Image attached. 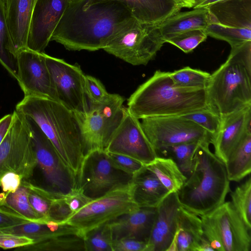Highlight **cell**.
<instances>
[{
  "label": "cell",
  "instance_id": "44",
  "mask_svg": "<svg viewBox=\"0 0 251 251\" xmlns=\"http://www.w3.org/2000/svg\"><path fill=\"white\" fill-rule=\"evenodd\" d=\"M34 244V241L25 236L0 231V248L9 249L22 248Z\"/></svg>",
  "mask_w": 251,
  "mask_h": 251
},
{
  "label": "cell",
  "instance_id": "33",
  "mask_svg": "<svg viewBox=\"0 0 251 251\" xmlns=\"http://www.w3.org/2000/svg\"><path fill=\"white\" fill-rule=\"evenodd\" d=\"M199 143H182L172 145L159 150L156 154L157 157L172 159L187 177L191 172L194 155Z\"/></svg>",
  "mask_w": 251,
  "mask_h": 251
},
{
  "label": "cell",
  "instance_id": "34",
  "mask_svg": "<svg viewBox=\"0 0 251 251\" xmlns=\"http://www.w3.org/2000/svg\"><path fill=\"white\" fill-rule=\"evenodd\" d=\"M174 84L188 89H206L210 74L207 72L186 67L170 72Z\"/></svg>",
  "mask_w": 251,
  "mask_h": 251
},
{
  "label": "cell",
  "instance_id": "8",
  "mask_svg": "<svg viewBox=\"0 0 251 251\" xmlns=\"http://www.w3.org/2000/svg\"><path fill=\"white\" fill-rule=\"evenodd\" d=\"M133 175L117 167L107 151L95 150L84 155L77 176L78 189L94 200L129 185Z\"/></svg>",
  "mask_w": 251,
  "mask_h": 251
},
{
  "label": "cell",
  "instance_id": "28",
  "mask_svg": "<svg viewBox=\"0 0 251 251\" xmlns=\"http://www.w3.org/2000/svg\"><path fill=\"white\" fill-rule=\"evenodd\" d=\"M229 181L239 182L251 172V134H247L225 163Z\"/></svg>",
  "mask_w": 251,
  "mask_h": 251
},
{
  "label": "cell",
  "instance_id": "31",
  "mask_svg": "<svg viewBox=\"0 0 251 251\" xmlns=\"http://www.w3.org/2000/svg\"><path fill=\"white\" fill-rule=\"evenodd\" d=\"M29 189L23 179L14 192L0 193V207L13 212L32 222H43L32 208L28 199Z\"/></svg>",
  "mask_w": 251,
  "mask_h": 251
},
{
  "label": "cell",
  "instance_id": "15",
  "mask_svg": "<svg viewBox=\"0 0 251 251\" xmlns=\"http://www.w3.org/2000/svg\"><path fill=\"white\" fill-rule=\"evenodd\" d=\"M69 0H36L32 12L27 48L44 52Z\"/></svg>",
  "mask_w": 251,
  "mask_h": 251
},
{
  "label": "cell",
  "instance_id": "43",
  "mask_svg": "<svg viewBox=\"0 0 251 251\" xmlns=\"http://www.w3.org/2000/svg\"><path fill=\"white\" fill-rule=\"evenodd\" d=\"M114 165L121 170L133 175L144 165L130 157L107 151Z\"/></svg>",
  "mask_w": 251,
  "mask_h": 251
},
{
  "label": "cell",
  "instance_id": "41",
  "mask_svg": "<svg viewBox=\"0 0 251 251\" xmlns=\"http://www.w3.org/2000/svg\"><path fill=\"white\" fill-rule=\"evenodd\" d=\"M203 236L210 244L214 251H224L218 229L208 213L200 216Z\"/></svg>",
  "mask_w": 251,
  "mask_h": 251
},
{
  "label": "cell",
  "instance_id": "10",
  "mask_svg": "<svg viewBox=\"0 0 251 251\" xmlns=\"http://www.w3.org/2000/svg\"><path fill=\"white\" fill-rule=\"evenodd\" d=\"M130 186L131 184L92 200L65 223L77 229L84 237L90 230L134 210L138 206L132 199Z\"/></svg>",
  "mask_w": 251,
  "mask_h": 251
},
{
  "label": "cell",
  "instance_id": "2",
  "mask_svg": "<svg viewBox=\"0 0 251 251\" xmlns=\"http://www.w3.org/2000/svg\"><path fill=\"white\" fill-rule=\"evenodd\" d=\"M15 110L36 123L63 162L78 176L84 153L74 113L56 100L31 96H25Z\"/></svg>",
  "mask_w": 251,
  "mask_h": 251
},
{
  "label": "cell",
  "instance_id": "27",
  "mask_svg": "<svg viewBox=\"0 0 251 251\" xmlns=\"http://www.w3.org/2000/svg\"><path fill=\"white\" fill-rule=\"evenodd\" d=\"M74 228L75 227L66 223L48 221L46 222H28L1 229L0 231L28 237L34 241V244Z\"/></svg>",
  "mask_w": 251,
  "mask_h": 251
},
{
  "label": "cell",
  "instance_id": "23",
  "mask_svg": "<svg viewBox=\"0 0 251 251\" xmlns=\"http://www.w3.org/2000/svg\"><path fill=\"white\" fill-rule=\"evenodd\" d=\"M130 190L138 207H156L170 193L145 165L133 175Z\"/></svg>",
  "mask_w": 251,
  "mask_h": 251
},
{
  "label": "cell",
  "instance_id": "50",
  "mask_svg": "<svg viewBox=\"0 0 251 251\" xmlns=\"http://www.w3.org/2000/svg\"><path fill=\"white\" fill-rule=\"evenodd\" d=\"M179 6L187 8H195L204 0H176Z\"/></svg>",
  "mask_w": 251,
  "mask_h": 251
},
{
  "label": "cell",
  "instance_id": "4",
  "mask_svg": "<svg viewBox=\"0 0 251 251\" xmlns=\"http://www.w3.org/2000/svg\"><path fill=\"white\" fill-rule=\"evenodd\" d=\"M209 143H199L190 175L177 192L180 205L199 216L225 201L230 191L225 164L209 149Z\"/></svg>",
  "mask_w": 251,
  "mask_h": 251
},
{
  "label": "cell",
  "instance_id": "17",
  "mask_svg": "<svg viewBox=\"0 0 251 251\" xmlns=\"http://www.w3.org/2000/svg\"><path fill=\"white\" fill-rule=\"evenodd\" d=\"M215 222L224 251H250L251 230L231 201H225L208 213Z\"/></svg>",
  "mask_w": 251,
  "mask_h": 251
},
{
  "label": "cell",
  "instance_id": "52",
  "mask_svg": "<svg viewBox=\"0 0 251 251\" xmlns=\"http://www.w3.org/2000/svg\"><path fill=\"white\" fill-rule=\"evenodd\" d=\"M220 0H204L194 8L206 7L210 4Z\"/></svg>",
  "mask_w": 251,
  "mask_h": 251
},
{
  "label": "cell",
  "instance_id": "51",
  "mask_svg": "<svg viewBox=\"0 0 251 251\" xmlns=\"http://www.w3.org/2000/svg\"><path fill=\"white\" fill-rule=\"evenodd\" d=\"M199 251H214L209 242L203 236L201 242Z\"/></svg>",
  "mask_w": 251,
  "mask_h": 251
},
{
  "label": "cell",
  "instance_id": "1",
  "mask_svg": "<svg viewBox=\"0 0 251 251\" xmlns=\"http://www.w3.org/2000/svg\"><path fill=\"white\" fill-rule=\"evenodd\" d=\"M131 18L118 0H69L50 41L70 50L103 49Z\"/></svg>",
  "mask_w": 251,
  "mask_h": 251
},
{
  "label": "cell",
  "instance_id": "6",
  "mask_svg": "<svg viewBox=\"0 0 251 251\" xmlns=\"http://www.w3.org/2000/svg\"><path fill=\"white\" fill-rule=\"evenodd\" d=\"M165 43L159 24L142 23L132 17L103 50L132 65H146Z\"/></svg>",
  "mask_w": 251,
  "mask_h": 251
},
{
  "label": "cell",
  "instance_id": "48",
  "mask_svg": "<svg viewBox=\"0 0 251 251\" xmlns=\"http://www.w3.org/2000/svg\"><path fill=\"white\" fill-rule=\"evenodd\" d=\"M23 179L20 175L15 172L6 173L0 179V186L2 192L4 193L15 192L21 185Z\"/></svg>",
  "mask_w": 251,
  "mask_h": 251
},
{
  "label": "cell",
  "instance_id": "18",
  "mask_svg": "<svg viewBox=\"0 0 251 251\" xmlns=\"http://www.w3.org/2000/svg\"><path fill=\"white\" fill-rule=\"evenodd\" d=\"M248 134H251V105L221 117L220 128L211 142L214 154L225 164Z\"/></svg>",
  "mask_w": 251,
  "mask_h": 251
},
{
  "label": "cell",
  "instance_id": "25",
  "mask_svg": "<svg viewBox=\"0 0 251 251\" xmlns=\"http://www.w3.org/2000/svg\"><path fill=\"white\" fill-rule=\"evenodd\" d=\"M210 23L208 10L206 7L178 12L159 24L161 36L166 40L179 33L194 29H205Z\"/></svg>",
  "mask_w": 251,
  "mask_h": 251
},
{
  "label": "cell",
  "instance_id": "24",
  "mask_svg": "<svg viewBox=\"0 0 251 251\" xmlns=\"http://www.w3.org/2000/svg\"><path fill=\"white\" fill-rule=\"evenodd\" d=\"M118 0L127 5L132 17L151 24H159L181 9L176 0Z\"/></svg>",
  "mask_w": 251,
  "mask_h": 251
},
{
  "label": "cell",
  "instance_id": "21",
  "mask_svg": "<svg viewBox=\"0 0 251 251\" xmlns=\"http://www.w3.org/2000/svg\"><path fill=\"white\" fill-rule=\"evenodd\" d=\"M156 214V207H138L108 223L113 241L129 238L148 243Z\"/></svg>",
  "mask_w": 251,
  "mask_h": 251
},
{
  "label": "cell",
  "instance_id": "32",
  "mask_svg": "<svg viewBox=\"0 0 251 251\" xmlns=\"http://www.w3.org/2000/svg\"><path fill=\"white\" fill-rule=\"evenodd\" d=\"M16 56L5 17L3 0H0V63L15 78L17 74Z\"/></svg>",
  "mask_w": 251,
  "mask_h": 251
},
{
  "label": "cell",
  "instance_id": "39",
  "mask_svg": "<svg viewBox=\"0 0 251 251\" xmlns=\"http://www.w3.org/2000/svg\"><path fill=\"white\" fill-rule=\"evenodd\" d=\"M207 36L205 29H194L177 34L166 42L176 46L185 53H189L204 41Z\"/></svg>",
  "mask_w": 251,
  "mask_h": 251
},
{
  "label": "cell",
  "instance_id": "49",
  "mask_svg": "<svg viewBox=\"0 0 251 251\" xmlns=\"http://www.w3.org/2000/svg\"><path fill=\"white\" fill-rule=\"evenodd\" d=\"M13 120V114H9L0 119V145L5 137Z\"/></svg>",
  "mask_w": 251,
  "mask_h": 251
},
{
  "label": "cell",
  "instance_id": "26",
  "mask_svg": "<svg viewBox=\"0 0 251 251\" xmlns=\"http://www.w3.org/2000/svg\"><path fill=\"white\" fill-rule=\"evenodd\" d=\"M202 237L201 218L180 206L176 229L177 251H199Z\"/></svg>",
  "mask_w": 251,
  "mask_h": 251
},
{
  "label": "cell",
  "instance_id": "45",
  "mask_svg": "<svg viewBox=\"0 0 251 251\" xmlns=\"http://www.w3.org/2000/svg\"><path fill=\"white\" fill-rule=\"evenodd\" d=\"M147 243L133 239L125 238L114 241L113 251H146Z\"/></svg>",
  "mask_w": 251,
  "mask_h": 251
},
{
  "label": "cell",
  "instance_id": "19",
  "mask_svg": "<svg viewBox=\"0 0 251 251\" xmlns=\"http://www.w3.org/2000/svg\"><path fill=\"white\" fill-rule=\"evenodd\" d=\"M180 204L177 192L170 193L156 207L146 251H166L176 234Z\"/></svg>",
  "mask_w": 251,
  "mask_h": 251
},
{
  "label": "cell",
  "instance_id": "46",
  "mask_svg": "<svg viewBox=\"0 0 251 251\" xmlns=\"http://www.w3.org/2000/svg\"><path fill=\"white\" fill-rule=\"evenodd\" d=\"M64 198L69 205L72 212V215L92 200L86 197L77 188L67 195Z\"/></svg>",
  "mask_w": 251,
  "mask_h": 251
},
{
  "label": "cell",
  "instance_id": "20",
  "mask_svg": "<svg viewBox=\"0 0 251 251\" xmlns=\"http://www.w3.org/2000/svg\"><path fill=\"white\" fill-rule=\"evenodd\" d=\"M213 27L251 31V0H221L206 7Z\"/></svg>",
  "mask_w": 251,
  "mask_h": 251
},
{
  "label": "cell",
  "instance_id": "14",
  "mask_svg": "<svg viewBox=\"0 0 251 251\" xmlns=\"http://www.w3.org/2000/svg\"><path fill=\"white\" fill-rule=\"evenodd\" d=\"M139 120L125 107L123 119L105 151L128 156L146 165L157 156Z\"/></svg>",
  "mask_w": 251,
  "mask_h": 251
},
{
  "label": "cell",
  "instance_id": "16",
  "mask_svg": "<svg viewBox=\"0 0 251 251\" xmlns=\"http://www.w3.org/2000/svg\"><path fill=\"white\" fill-rule=\"evenodd\" d=\"M10 126L12 141L8 171L15 172L23 179L30 177L37 166L34 144L25 115L14 110Z\"/></svg>",
  "mask_w": 251,
  "mask_h": 251
},
{
  "label": "cell",
  "instance_id": "3",
  "mask_svg": "<svg viewBox=\"0 0 251 251\" xmlns=\"http://www.w3.org/2000/svg\"><path fill=\"white\" fill-rule=\"evenodd\" d=\"M127 109L138 119L183 116L209 107L206 89H188L174 84L170 72L157 70L127 100Z\"/></svg>",
  "mask_w": 251,
  "mask_h": 251
},
{
  "label": "cell",
  "instance_id": "13",
  "mask_svg": "<svg viewBox=\"0 0 251 251\" xmlns=\"http://www.w3.org/2000/svg\"><path fill=\"white\" fill-rule=\"evenodd\" d=\"M16 57V79L25 96L41 97L57 101L55 89L46 63L45 53L27 48L19 51Z\"/></svg>",
  "mask_w": 251,
  "mask_h": 251
},
{
  "label": "cell",
  "instance_id": "36",
  "mask_svg": "<svg viewBox=\"0 0 251 251\" xmlns=\"http://www.w3.org/2000/svg\"><path fill=\"white\" fill-rule=\"evenodd\" d=\"M29 189V202L43 222L49 221V211L52 201L57 198L41 186L34 185L26 181Z\"/></svg>",
  "mask_w": 251,
  "mask_h": 251
},
{
  "label": "cell",
  "instance_id": "30",
  "mask_svg": "<svg viewBox=\"0 0 251 251\" xmlns=\"http://www.w3.org/2000/svg\"><path fill=\"white\" fill-rule=\"evenodd\" d=\"M145 166L155 175L170 193L177 192L187 179L176 163L170 158L156 157Z\"/></svg>",
  "mask_w": 251,
  "mask_h": 251
},
{
  "label": "cell",
  "instance_id": "5",
  "mask_svg": "<svg viewBox=\"0 0 251 251\" xmlns=\"http://www.w3.org/2000/svg\"><path fill=\"white\" fill-rule=\"evenodd\" d=\"M206 92L209 107L221 117L251 105V41L231 47L210 75Z\"/></svg>",
  "mask_w": 251,
  "mask_h": 251
},
{
  "label": "cell",
  "instance_id": "38",
  "mask_svg": "<svg viewBox=\"0 0 251 251\" xmlns=\"http://www.w3.org/2000/svg\"><path fill=\"white\" fill-rule=\"evenodd\" d=\"M181 116L194 122L205 129L212 136V139L218 133L221 123V117L210 107Z\"/></svg>",
  "mask_w": 251,
  "mask_h": 251
},
{
  "label": "cell",
  "instance_id": "7",
  "mask_svg": "<svg viewBox=\"0 0 251 251\" xmlns=\"http://www.w3.org/2000/svg\"><path fill=\"white\" fill-rule=\"evenodd\" d=\"M124 99L111 94L104 102L89 104L85 113H74L77 123L84 155L95 150L105 151L120 124L125 107Z\"/></svg>",
  "mask_w": 251,
  "mask_h": 251
},
{
  "label": "cell",
  "instance_id": "47",
  "mask_svg": "<svg viewBox=\"0 0 251 251\" xmlns=\"http://www.w3.org/2000/svg\"><path fill=\"white\" fill-rule=\"evenodd\" d=\"M31 222L5 208L0 207V229Z\"/></svg>",
  "mask_w": 251,
  "mask_h": 251
},
{
  "label": "cell",
  "instance_id": "29",
  "mask_svg": "<svg viewBox=\"0 0 251 251\" xmlns=\"http://www.w3.org/2000/svg\"><path fill=\"white\" fill-rule=\"evenodd\" d=\"M21 248L26 251H86L84 237L76 228Z\"/></svg>",
  "mask_w": 251,
  "mask_h": 251
},
{
  "label": "cell",
  "instance_id": "40",
  "mask_svg": "<svg viewBox=\"0 0 251 251\" xmlns=\"http://www.w3.org/2000/svg\"><path fill=\"white\" fill-rule=\"evenodd\" d=\"M84 88L88 105L102 103L111 95L98 79L90 75L85 76Z\"/></svg>",
  "mask_w": 251,
  "mask_h": 251
},
{
  "label": "cell",
  "instance_id": "22",
  "mask_svg": "<svg viewBox=\"0 0 251 251\" xmlns=\"http://www.w3.org/2000/svg\"><path fill=\"white\" fill-rule=\"evenodd\" d=\"M36 0H3L6 23L16 53L27 48L32 12Z\"/></svg>",
  "mask_w": 251,
  "mask_h": 251
},
{
  "label": "cell",
  "instance_id": "12",
  "mask_svg": "<svg viewBox=\"0 0 251 251\" xmlns=\"http://www.w3.org/2000/svg\"><path fill=\"white\" fill-rule=\"evenodd\" d=\"M45 58L57 101L73 113H86L89 105L84 88L85 75L79 65L46 53Z\"/></svg>",
  "mask_w": 251,
  "mask_h": 251
},
{
  "label": "cell",
  "instance_id": "11",
  "mask_svg": "<svg viewBox=\"0 0 251 251\" xmlns=\"http://www.w3.org/2000/svg\"><path fill=\"white\" fill-rule=\"evenodd\" d=\"M140 123L155 153L165 147L180 143L212 142V137L208 132L181 116L144 118Z\"/></svg>",
  "mask_w": 251,
  "mask_h": 251
},
{
  "label": "cell",
  "instance_id": "35",
  "mask_svg": "<svg viewBox=\"0 0 251 251\" xmlns=\"http://www.w3.org/2000/svg\"><path fill=\"white\" fill-rule=\"evenodd\" d=\"M233 206L251 229V177H249L230 192Z\"/></svg>",
  "mask_w": 251,
  "mask_h": 251
},
{
  "label": "cell",
  "instance_id": "37",
  "mask_svg": "<svg viewBox=\"0 0 251 251\" xmlns=\"http://www.w3.org/2000/svg\"><path fill=\"white\" fill-rule=\"evenodd\" d=\"M86 251H113V239L108 224L86 233L84 236Z\"/></svg>",
  "mask_w": 251,
  "mask_h": 251
},
{
  "label": "cell",
  "instance_id": "9",
  "mask_svg": "<svg viewBox=\"0 0 251 251\" xmlns=\"http://www.w3.org/2000/svg\"><path fill=\"white\" fill-rule=\"evenodd\" d=\"M38 166L45 179V189L64 198L77 188V175L62 160L52 144L36 123L26 116Z\"/></svg>",
  "mask_w": 251,
  "mask_h": 251
},
{
  "label": "cell",
  "instance_id": "42",
  "mask_svg": "<svg viewBox=\"0 0 251 251\" xmlns=\"http://www.w3.org/2000/svg\"><path fill=\"white\" fill-rule=\"evenodd\" d=\"M64 198L52 201L49 211V221L64 223L72 215V212Z\"/></svg>",
  "mask_w": 251,
  "mask_h": 251
}]
</instances>
